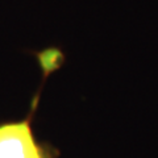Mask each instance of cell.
<instances>
[{"mask_svg":"<svg viewBox=\"0 0 158 158\" xmlns=\"http://www.w3.org/2000/svg\"><path fill=\"white\" fill-rule=\"evenodd\" d=\"M38 99L40 92L25 118L0 123V158H58L56 148L34 136L33 117Z\"/></svg>","mask_w":158,"mask_h":158,"instance_id":"cell-1","label":"cell"}]
</instances>
